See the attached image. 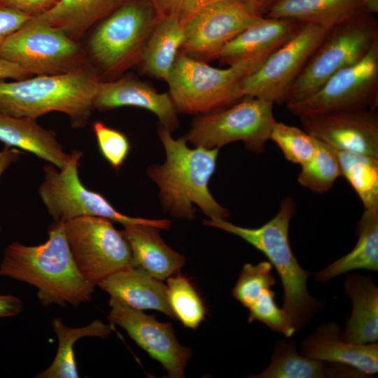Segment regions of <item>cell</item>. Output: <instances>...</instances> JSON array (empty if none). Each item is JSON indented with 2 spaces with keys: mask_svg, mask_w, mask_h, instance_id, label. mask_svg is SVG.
I'll use <instances>...</instances> for the list:
<instances>
[{
  "mask_svg": "<svg viewBox=\"0 0 378 378\" xmlns=\"http://www.w3.org/2000/svg\"><path fill=\"white\" fill-rule=\"evenodd\" d=\"M43 244L26 246L13 241L5 249L0 276L25 282L38 289L41 304L74 307L90 301L94 286L78 270L67 241L64 222L54 221Z\"/></svg>",
  "mask_w": 378,
  "mask_h": 378,
  "instance_id": "obj_1",
  "label": "cell"
},
{
  "mask_svg": "<svg viewBox=\"0 0 378 378\" xmlns=\"http://www.w3.org/2000/svg\"><path fill=\"white\" fill-rule=\"evenodd\" d=\"M170 132L162 125L159 127L158 133L166 159L147 171L159 187L163 209L174 218L190 220L195 217L196 204L210 219L226 220L229 211L216 201L208 187L219 148H190L184 137L174 139Z\"/></svg>",
  "mask_w": 378,
  "mask_h": 378,
  "instance_id": "obj_2",
  "label": "cell"
},
{
  "mask_svg": "<svg viewBox=\"0 0 378 378\" xmlns=\"http://www.w3.org/2000/svg\"><path fill=\"white\" fill-rule=\"evenodd\" d=\"M98 77L81 66L59 74L0 80V112L36 119L52 111L66 114L76 127L84 125L94 108Z\"/></svg>",
  "mask_w": 378,
  "mask_h": 378,
  "instance_id": "obj_3",
  "label": "cell"
},
{
  "mask_svg": "<svg viewBox=\"0 0 378 378\" xmlns=\"http://www.w3.org/2000/svg\"><path fill=\"white\" fill-rule=\"evenodd\" d=\"M295 208L291 198L283 200L278 213L256 228L241 227L223 219L206 220L204 224L241 237L267 257L282 282V309L297 330L308 321L319 305L307 288L309 273L299 265L289 243L288 228Z\"/></svg>",
  "mask_w": 378,
  "mask_h": 378,
  "instance_id": "obj_4",
  "label": "cell"
},
{
  "mask_svg": "<svg viewBox=\"0 0 378 378\" xmlns=\"http://www.w3.org/2000/svg\"><path fill=\"white\" fill-rule=\"evenodd\" d=\"M266 58L246 59L219 69L179 52L167 80L177 112L204 113L239 100L241 80Z\"/></svg>",
  "mask_w": 378,
  "mask_h": 378,
  "instance_id": "obj_5",
  "label": "cell"
},
{
  "mask_svg": "<svg viewBox=\"0 0 378 378\" xmlns=\"http://www.w3.org/2000/svg\"><path fill=\"white\" fill-rule=\"evenodd\" d=\"M378 40L374 14L362 12L330 29L289 86L286 105L317 90L340 69L359 61Z\"/></svg>",
  "mask_w": 378,
  "mask_h": 378,
  "instance_id": "obj_6",
  "label": "cell"
},
{
  "mask_svg": "<svg viewBox=\"0 0 378 378\" xmlns=\"http://www.w3.org/2000/svg\"><path fill=\"white\" fill-rule=\"evenodd\" d=\"M274 103L246 96L224 108L200 113L184 136L195 146L220 148L241 141L247 149L261 153L275 122Z\"/></svg>",
  "mask_w": 378,
  "mask_h": 378,
  "instance_id": "obj_7",
  "label": "cell"
},
{
  "mask_svg": "<svg viewBox=\"0 0 378 378\" xmlns=\"http://www.w3.org/2000/svg\"><path fill=\"white\" fill-rule=\"evenodd\" d=\"M82 153L74 150L64 167L58 171L51 163L43 167L44 178L39 195L55 221L66 222L84 216H99L118 222L124 226L150 225L168 230L167 219H148L125 216L117 211L101 194L90 190L78 177V161Z\"/></svg>",
  "mask_w": 378,
  "mask_h": 378,
  "instance_id": "obj_8",
  "label": "cell"
},
{
  "mask_svg": "<svg viewBox=\"0 0 378 378\" xmlns=\"http://www.w3.org/2000/svg\"><path fill=\"white\" fill-rule=\"evenodd\" d=\"M159 17L150 0L121 3L97 27L90 41L92 56L106 72L123 71L139 62Z\"/></svg>",
  "mask_w": 378,
  "mask_h": 378,
  "instance_id": "obj_9",
  "label": "cell"
},
{
  "mask_svg": "<svg viewBox=\"0 0 378 378\" xmlns=\"http://www.w3.org/2000/svg\"><path fill=\"white\" fill-rule=\"evenodd\" d=\"M0 56L32 75H55L80 66L79 46L40 15L31 17L0 45Z\"/></svg>",
  "mask_w": 378,
  "mask_h": 378,
  "instance_id": "obj_10",
  "label": "cell"
},
{
  "mask_svg": "<svg viewBox=\"0 0 378 378\" xmlns=\"http://www.w3.org/2000/svg\"><path fill=\"white\" fill-rule=\"evenodd\" d=\"M112 222L91 216L64 222L65 235L76 267L94 286L111 274L132 266L130 246Z\"/></svg>",
  "mask_w": 378,
  "mask_h": 378,
  "instance_id": "obj_11",
  "label": "cell"
},
{
  "mask_svg": "<svg viewBox=\"0 0 378 378\" xmlns=\"http://www.w3.org/2000/svg\"><path fill=\"white\" fill-rule=\"evenodd\" d=\"M378 105V40L355 64L330 76L310 95L286 104L299 116L303 114L373 109Z\"/></svg>",
  "mask_w": 378,
  "mask_h": 378,
  "instance_id": "obj_12",
  "label": "cell"
},
{
  "mask_svg": "<svg viewBox=\"0 0 378 378\" xmlns=\"http://www.w3.org/2000/svg\"><path fill=\"white\" fill-rule=\"evenodd\" d=\"M264 15L248 0H218L195 11L183 24L181 52L204 62L218 59L230 41Z\"/></svg>",
  "mask_w": 378,
  "mask_h": 378,
  "instance_id": "obj_13",
  "label": "cell"
},
{
  "mask_svg": "<svg viewBox=\"0 0 378 378\" xmlns=\"http://www.w3.org/2000/svg\"><path fill=\"white\" fill-rule=\"evenodd\" d=\"M328 30L316 24L303 23L290 40L241 80L239 85L240 96L284 104L289 86Z\"/></svg>",
  "mask_w": 378,
  "mask_h": 378,
  "instance_id": "obj_14",
  "label": "cell"
},
{
  "mask_svg": "<svg viewBox=\"0 0 378 378\" xmlns=\"http://www.w3.org/2000/svg\"><path fill=\"white\" fill-rule=\"evenodd\" d=\"M109 321L122 328L136 344L160 362L171 378L184 377L186 365L192 354L190 348L181 346L169 323L157 321L120 300L111 298Z\"/></svg>",
  "mask_w": 378,
  "mask_h": 378,
  "instance_id": "obj_15",
  "label": "cell"
},
{
  "mask_svg": "<svg viewBox=\"0 0 378 378\" xmlns=\"http://www.w3.org/2000/svg\"><path fill=\"white\" fill-rule=\"evenodd\" d=\"M304 130L335 150L378 158V115L360 109L298 116Z\"/></svg>",
  "mask_w": 378,
  "mask_h": 378,
  "instance_id": "obj_16",
  "label": "cell"
},
{
  "mask_svg": "<svg viewBox=\"0 0 378 378\" xmlns=\"http://www.w3.org/2000/svg\"><path fill=\"white\" fill-rule=\"evenodd\" d=\"M272 269V264L267 261L255 265H244L232 290L233 296L248 309V322L259 321L289 337L296 330L275 302L272 287L276 281Z\"/></svg>",
  "mask_w": 378,
  "mask_h": 378,
  "instance_id": "obj_17",
  "label": "cell"
},
{
  "mask_svg": "<svg viewBox=\"0 0 378 378\" xmlns=\"http://www.w3.org/2000/svg\"><path fill=\"white\" fill-rule=\"evenodd\" d=\"M93 106L99 110L139 107L153 113L161 125L170 131L178 127V112L169 92L159 93L148 83L132 77L99 82Z\"/></svg>",
  "mask_w": 378,
  "mask_h": 378,
  "instance_id": "obj_18",
  "label": "cell"
},
{
  "mask_svg": "<svg viewBox=\"0 0 378 378\" xmlns=\"http://www.w3.org/2000/svg\"><path fill=\"white\" fill-rule=\"evenodd\" d=\"M302 354L309 358L352 368L366 374L378 371V344H353L344 340L338 326H320L302 342Z\"/></svg>",
  "mask_w": 378,
  "mask_h": 378,
  "instance_id": "obj_19",
  "label": "cell"
},
{
  "mask_svg": "<svg viewBox=\"0 0 378 378\" xmlns=\"http://www.w3.org/2000/svg\"><path fill=\"white\" fill-rule=\"evenodd\" d=\"M302 24L263 16L226 43L218 59L230 65L246 59L267 57L290 40Z\"/></svg>",
  "mask_w": 378,
  "mask_h": 378,
  "instance_id": "obj_20",
  "label": "cell"
},
{
  "mask_svg": "<svg viewBox=\"0 0 378 378\" xmlns=\"http://www.w3.org/2000/svg\"><path fill=\"white\" fill-rule=\"evenodd\" d=\"M103 290L139 310L153 309L175 318L169 306L167 286L140 267L121 269L102 280Z\"/></svg>",
  "mask_w": 378,
  "mask_h": 378,
  "instance_id": "obj_21",
  "label": "cell"
},
{
  "mask_svg": "<svg viewBox=\"0 0 378 378\" xmlns=\"http://www.w3.org/2000/svg\"><path fill=\"white\" fill-rule=\"evenodd\" d=\"M378 13V0H276L265 17L312 23L328 29L359 13Z\"/></svg>",
  "mask_w": 378,
  "mask_h": 378,
  "instance_id": "obj_22",
  "label": "cell"
},
{
  "mask_svg": "<svg viewBox=\"0 0 378 378\" xmlns=\"http://www.w3.org/2000/svg\"><path fill=\"white\" fill-rule=\"evenodd\" d=\"M160 230L150 225L132 224L125 225L121 232L132 250V266L162 281L178 272L185 258L165 244Z\"/></svg>",
  "mask_w": 378,
  "mask_h": 378,
  "instance_id": "obj_23",
  "label": "cell"
},
{
  "mask_svg": "<svg viewBox=\"0 0 378 378\" xmlns=\"http://www.w3.org/2000/svg\"><path fill=\"white\" fill-rule=\"evenodd\" d=\"M0 141L32 153L59 169L69 162L54 132L39 125L35 119L18 118L0 112Z\"/></svg>",
  "mask_w": 378,
  "mask_h": 378,
  "instance_id": "obj_24",
  "label": "cell"
},
{
  "mask_svg": "<svg viewBox=\"0 0 378 378\" xmlns=\"http://www.w3.org/2000/svg\"><path fill=\"white\" fill-rule=\"evenodd\" d=\"M352 301V312L342 337L353 344L378 340V288L370 276L349 275L344 284Z\"/></svg>",
  "mask_w": 378,
  "mask_h": 378,
  "instance_id": "obj_25",
  "label": "cell"
},
{
  "mask_svg": "<svg viewBox=\"0 0 378 378\" xmlns=\"http://www.w3.org/2000/svg\"><path fill=\"white\" fill-rule=\"evenodd\" d=\"M183 26L172 16L158 18L142 50L144 73L167 82L183 41Z\"/></svg>",
  "mask_w": 378,
  "mask_h": 378,
  "instance_id": "obj_26",
  "label": "cell"
},
{
  "mask_svg": "<svg viewBox=\"0 0 378 378\" xmlns=\"http://www.w3.org/2000/svg\"><path fill=\"white\" fill-rule=\"evenodd\" d=\"M357 232L353 250L318 272L317 281H326L354 270H378V209H365Z\"/></svg>",
  "mask_w": 378,
  "mask_h": 378,
  "instance_id": "obj_27",
  "label": "cell"
},
{
  "mask_svg": "<svg viewBox=\"0 0 378 378\" xmlns=\"http://www.w3.org/2000/svg\"><path fill=\"white\" fill-rule=\"evenodd\" d=\"M122 0H59L40 15L66 35L78 36L113 11Z\"/></svg>",
  "mask_w": 378,
  "mask_h": 378,
  "instance_id": "obj_28",
  "label": "cell"
},
{
  "mask_svg": "<svg viewBox=\"0 0 378 378\" xmlns=\"http://www.w3.org/2000/svg\"><path fill=\"white\" fill-rule=\"evenodd\" d=\"M52 328L58 340L55 357L51 365L36 375L37 378H78L74 344L84 337H106L111 332L108 324L95 320L90 324L80 328L66 326L60 317L52 321Z\"/></svg>",
  "mask_w": 378,
  "mask_h": 378,
  "instance_id": "obj_29",
  "label": "cell"
},
{
  "mask_svg": "<svg viewBox=\"0 0 378 378\" xmlns=\"http://www.w3.org/2000/svg\"><path fill=\"white\" fill-rule=\"evenodd\" d=\"M335 368L326 361L300 355L294 342L278 341L275 344L272 362L261 373L251 376L257 378H321L336 377Z\"/></svg>",
  "mask_w": 378,
  "mask_h": 378,
  "instance_id": "obj_30",
  "label": "cell"
},
{
  "mask_svg": "<svg viewBox=\"0 0 378 378\" xmlns=\"http://www.w3.org/2000/svg\"><path fill=\"white\" fill-rule=\"evenodd\" d=\"M335 153L342 176L356 192L364 208L378 209V158L348 151Z\"/></svg>",
  "mask_w": 378,
  "mask_h": 378,
  "instance_id": "obj_31",
  "label": "cell"
},
{
  "mask_svg": "<svg viewBox=\"0 0 378 378\" xmlns=\"http://www.w3.org/2000/svg\"><path fill=\"white\" fill-rule=\"evenodd\" d=\"M167 293L175 318L186 326L195 329L204 321L206 309L204 302L190 280L177 274L167 278Z\"/></svg>",
  "mask_w": 378,
  "mask_h": 378,
  "instance_id": "obj_32",
  "label": "cell"
},
{
  "mask_svg": "<svg viewBox=\"0 0 378 378\" xmlns=\"http://www.w3.org/2000/svg\"><path fill=\"white\" fill-rule=\"evenodd\" d=\"M316 140L315 153L309 160L300 165L298 181L314 192L323 193L331 188L342 174L335 150Z\"/></svg>",
  "mask_w": 378,
  "mask_h": 378,
  "instance_id": "obj_33",
  "label": "cell"
},
{
  "mask_svg": "<svg viewBox=\"0 0 378 378\" xmlns=\"http://www.w3.org/2000/svg\"><path fill=\"white\" fill-rule=\"evenodd\" d=\"M270 139L281 150L285 158L303 164L314 155L316 140L313 136L295 126L275 121Z\"/></svg>",
  "mask_w": 378,
  "mask_h": 378,
  "instance_id": "obj_34",
  "label": "cell"
},
{
  "mask_svg": "<svg viewBox=\"0 0 378 378\" xmlns=\"http://www.w3.org/2000/svg\"><path fill=\"white\" fill-rule=\"evenodd\" d=\"M99 148L103 157L115 169L123 164L130 149L127 137L100 121L93 125Z\"/></svg>",
  "mask_w": 378,
  "mask_h": 378,
  "instance_id": "obj_35",
  "label": "cell"
},
{
  "mask_svg": "<svg viewBox=\"0 0 378 378\" xmlns=\"http://www.w3.org/2000/svg\"><path fill=\"white\" fill-rule=\"evenodd\" d=\"M158 17L172 16L183 24L197 10L218 0H150ZM264 15L276 0H248Z\"/></svg>",
  "mask_w": 378,
  "mask_h": 378,
  "instance_id": "obj_36",
  "label": "cell"
},
{
  "mask_svg": "<svg viewBox=\"0 0 378 378\" xmlns=\"http://www.w3.org/2000/svg\"><path fill=\"white\" fill-rule=\"evenodd\" d=\"M31 18L0 2V45Z\"/></svg>",
  "mask_w": 378,
  "mask_h": 378,
  "instance_id": "obj_37",
  "label": "cell"
},
{
  "mask_svg": "<svg viewBox=\"0 0 378 378\" xmlns=\"http://www.w3.org/2000/svg\"><path fill=\"white\" fill-rule=\"evenodd\" d=\"M59 0H0V2L31 17L41 15Z\"/></svg>",
  "mask_w": 378,
  "mask_h": 378,
  "instance_id": "obj_38",
  "label": "cell"
},
{
  "mask_svg": "<svg viewBox=\"0 0 378 378\" xmlns=\"http://www.w3.org/2000/svg\"><path fill=\"white\" fill-rule=\"evenodd\" d=\"M31 76L17 64L0 56V80L11 78L22 80Z\"/></svg>",
  "mask_w": 378,
  "mask_h": 378,
  "instance_id": "obj_39",
  "label": "cell"
},
{
  "mask_svg": "<svg viewBox=\"0 0 378 378\" xmlns=\"http://www.w3.org/2000/svg\"><path fill=\"white\" fill-rule=\"evenodd\" d=\"M23 307L20 298L13 295H0V318L18 315Z\"/></svg>",
  "mask_w": 378,
  "mask_h": 378,
  "instance_id": "obj_40",
  "label": "cell"
},
{
  "mask_svg": "<svg viewBox=\"0 0 378 378\" xmlns=\"http://www.w3.org/2000/svg\"><path fill=\"white\" fill-rule=\"evenodd\" d=\"M20 153V150L11 148L8 146H6L3 150H0V176L13 162L19 158Z\"/></svg>",
  "mask_w": 378,
  "mask_h": 378,
  "instance_id": "obj_41",
  "label": "cell"
}]
</instances>
